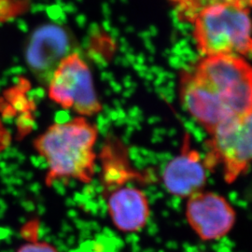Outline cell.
Returning <instances> with one entry per match:
<instances>
[{
	"instance_id": "obj_1",
	"label": "cell",
	"mask_w": 252,
	"mask_h": 252,
	"mask_svg": "<svg viewBox=\"0 0 252 252\" xmlns=\"http://www.w3.org/2000/svg\"><path fill=\"white\" fill-rule=\"evenodd\" d=\"M185 108L209 134L252 111V66L242 57L204 58L181 83Z\"/></svg>"
},
{
	"instance_id": "obj_2",
	"label": "cell",
	"mask_w": 252,
	"mask_h": 252,
	"mask_svg": "<svg viewBox=\"0 0 252 252\" xmlns=\"http://www.w3.org/2000/svg\"><path fill=\"white\" fill-rule=\"evenodd\" d=\"M97 137V127L81 116L54 124L38 135L34 147L47 163V183L60 179L90 182L95 173Z\"/></svg>"
},
{
	"instance_id": "obj_3",
	"label": "cell",
	"mask_w": 252,
	"mask_h": 252,
	"mask_svg": "<svg viewBox=\"0 0 252 252\" xmlns=\"http://www.w3.org/2000/svg\"><path fill=\"white\" fill-rule=\"evenodd\" d=\"M193 36L207 56L252 55L250 9L234 4H214L202 9L191 22Z\"/></svg>"
},
{
	"instance_id": "obj_4",
	"label": "cell",
	"mask_w": 252,
	"mask_h": 252,
	"mask_svg": "<svg viewBox=\"0 0 252 252\" xmlns=\"http://www.w3.org/2000/svg\"><path fill=\"white\" fill-rule=\"evenodd\" d=\"M49 98L79 116L92 117L102 110L87 63L77 52L69 54L48 82Z\"/></svg>"
},
{
	"instance_id": "obj_5",
	"label": "cell",
	"mask_w": 252,
	"mask_h": 252,
	"mask_svg": "<svg viewBox=\"0 0 252 252\" xmlns=\"http://www.w3.org/2000/svg\"><path fill=\"white\" fill-rule=\"evenodd\" d=\"M210 135L206 166L221 164L224 180L231 183L252 162V111L227 122Z\"/></svg>"
},
{
	"instance_id": "obj_6",
	"label": "cell",
	"mask_w": 252,
	"mask_h": 252,
	"mask_svg": "<svg viewBox=\"0 0 252 252\" xmlns=\"http://www.w3.org/2000/svg\"><path fill=\"white\" fill-rule=\"evenodd\" d=\"M71 33L57 24L36 27L27 40L26 63L36 79L47 83L55 69L69 54L75 52Z\"/></svg>"
},
{
	"instance_id": "obj_7",
	"label": "cell",
	"mask_w": 252,
	"mask_h": 252,
	"mask_svg": "<svg viewBox=\"0 0 252 252\" xmlns=\"http://www.w3.org/2000/svg\"><path fill=\"white\" fill-rule=\"evenodd\" d=\"M186 216L202 240L223 237L234 227L235 212L224 197L210 191H199L189 197Z\"/></svg>"
},
{
	"instance_id": "obj_8",
	"label": "cell",
	"mask_w": 252,
	"mask_h": 252,
	"mask_svg": "<svg viewBox=\"0 0 252 252\" xmlns=\"http://www.w3.org/2000/svg\"><path fill=\"white\" fill-rule=\"evenodd\" d=\"M206 163L200 154L185 143L180 155L164 168L162 181L167 190L179 197H190L201 191L207 181Z\"/></svg>"
},
{
	"instance_id": "obj_9",
	"label": "cell",
	"mask_w": 252,
	"mask_h": 252,
	"mask_svg": "<svg viewBox=\"0 0 252 252\" xmlns=\"http://www.w3.org/2000/svg\"><path fill=\"white\" fill-rule=\"evenodd\" d=\"M108 209L114 225L125 233L140 231L150 216V206L144 192L130 186L119 188L110 193Z\"/></svg>"
},
{
	"instance_id": "obj_10",
	"label": "cell",
	"mask_w": 252,
	"mask_h": 252,
	"mask_svg": "<svg viewBox=\"0 0 252 252\" xmlns=\"http://www.w3.org/2000/svg\"><path fill=\"white\" fill-rule=\"evenodd\" d=\"M214 4H234L250 9L252 7V0H181L176 8L181 20L192 22L202 9Z\"/></svg>"
},
{
	"instance_id": "obj_11",
	"label": "cell",
	"mask_w": 252,
	"mask_h": 252,
	"mask_svg": "<svg viewBox=\"0 0 252 252\" xmlns=\"http://www.w3.org/2000/svg\"><path fill=\"white\" fill-rule=\"evenodd\" d=\"M17 252H58L50 244L46 242H34L22 246Z\"/></svg>"
},
{
	"instance_id": "obj_12",
	"label": "cell",
	"mask_w": 252,
	"mask_h": 252,
	"mask_svg": "<svg viewBox=\"0 0 252 252\" xmlns=\"http://www.w3.org/2000/svg\"><path fill=\"white\" fill-rule=\"evenodd\" d=\"M11 144V135L9 129L0 118V153L5 152Z\"/></svg>"
},
{
	"instance_id": "obj_13",
	"label": "cell",
	"mask_w": 252,
	"mask_h": 252,
	"mask_svg": "<svg viewBox=\"0 0 252 252\" xmlns=\"http://www.w3.org/2000/svg\"><path fill=\"white\" fill-rule=\"evenodd\" d=\"M169 1L173 2V3L175 4V6H178V5L180 4V2H181V0H169Z\"/></svg>"
}]
</instances>
